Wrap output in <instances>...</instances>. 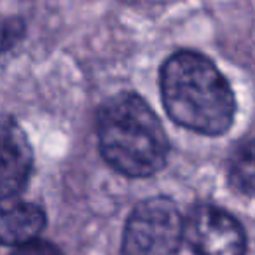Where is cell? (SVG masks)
<instances>
[{
	"instance_id": "5",
	"label": "cell",
	"mask_w": 255,
	"mask_h": 255,
	"mask_svg": "<svg viewBox=\"0 0 255 255\" xmlns=\"http://www.w3.org/2000/svg\"><path fill=\"white\" fill-rule=\"evenodd\" d=\"M33 171V149L21 124L0 114V201L19 194Z\"/></svg>"
},
{
	"instance_id": "9",
	"label": "cell",
	"mask_w": 255,
	"mask_h": 255,
	"mask_svg": "<svg viewBox=\"0 0 255 255\" xmlns=\"http://www.w3.org/2000/svg\"><path fill=\"white\" fill-rule=\"evenodd\" d=\"M12 255H61L54 245L47 243V241H28L25 245H19L18 250Z\"/></svg>"
},
{
	"instance_id": "2",
	"label": "cell",
	"mask_w": 255,
	"mask_h": 255,
	"mask_svg": "<svg viewBox=\"0 0 255 255\" xmlns=\"http://www.w3.org/2000/svg\"><path fill=\"white\" fill-rule=\"evenodd\" d=\"M100 154L112 170L147 178L166 166L170 140L152 107L136 93L114 95L96 114Z\"/></svg>"
},
{
	"instance_id": "3",
	"label": "cell",
	"mask_w": 255,
	"mask_h": 255,
	"mask_svg": "<svg viewBox=\"0 0 255 255\" xmlns=\"http://www.w3.org/2000/svg\"><path fill=\"white\" fill-rule=\"evenodd\" d=\"M184 240V219L170 198L138 203L124 227L123 255H177Z\"/></svg>"
},
{
	"instance_id": "7",
	"label": "cell",
	"mask_w": 255,
	"mask_h": 255,
	"mask_svg": "<svg viewBox=\"0 0 255 255\" xmlns=\"http://www.w3.org/2000/svg\"><path fill=\"white\" fill-rule=\"evenodd\" d=\"M229 184L238 192L245 196H252L254 192V149H252V138H245L234 147L229 157Z\"/></svg>"
},
{
	"instance_id": "8",
	"label": "cell",
	"mask_w": 255,
	"mask_h": 255,
	"mask_svg": "<svg viewBox=\"0 0 255 255\" xmlns=\"http://www.w3.org/2000/svg\"><path fill=\"white\" fill-rule=\"evenodd\" d=\"M26 33V23L23 18L12 16L0 23V53L11 51Z\"/></svg>"
},
{
	"instance_id": "4",
	"label": "cell",
	"mask_w": 255,
	"mask_h": 255,
	"mask_svg": "<svg viewBox=\"0 0 255 255\" xmlns=\"http://www.w3.org/2000/svg\"><path fill=\"white\" fill-rule=\"evenodd\" d=\"M184 238L198 255H245L247 234L231 213L198 205L184 220Z\"/></svg>"
},
{
	"instance_id": "6",
	"label": "cell",
	"mask_w": 255,
	"mask_h": 255,
	"mask_svg": "<svg viewBox=\"0 0 255 255\" xmlns=\"http://www.w3.org/2000/svg\"><path fill=\"white\" fill-rule=\"evenodd\" d=\"M46 226V213L32 203L0 206V243L25 245L33 241Z\"/></svg>"
},
{
	"instance_id": "1",
	"label": "cell",
	"mask_w": 255,
	"mask_h": 255,
	"mask_svg": "<svg viewBox=\"0 0 255 255\" xmlns=\"http://www.w3.org/2000/svg\"><path fill=\"white\" fill-rule=\"evenodd\" d=\"M161 100L175 124L205 136L231 129L236 98L231 84L210 58L196 51H178L159 72Z\"/></svg>"
}]
</instances>
